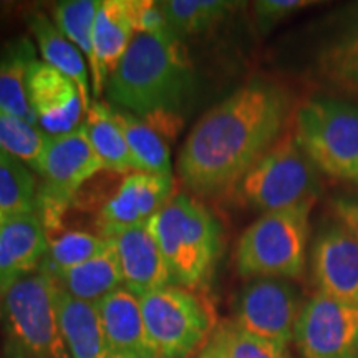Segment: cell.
<instances>
[{
  "instance_id": "f1b7e54d",
  "label": "cell",
  "mask_w": 358,
  "mask_h": 358,
  "mask_svg": "<svg viewBox=\"0 0 358 358\" xmlns=\"http://www.w3.org/2000/svg\"><path fill=\"white\" fill-rule=\"evenodd\" d=\"M37 182L34 173L12 156L0 153V213L8 216L35 211Z\"/></svg>"
},
{
  "instance_id": "ffe728a7",
  "label": "cell",
  "mask_w": 358,
  "mask_h": 358,
  "mask_svg": "<svg viewBox=\"0 0 358 358\" xmlns=\"http://www.w3.org/2000/svg\"><path fill=\"white\" fill-rule=\"evenodd\" d=\"M58 289L83 302L98 303L106 295L123 287V272L115 239L106 241L96 256L52 279Z\"/></svg>"
},
{
  "instance_id": "4316f807",
  "label": "cell",
  "mask_w": 358,
  "mask_h": 358,
  "mask_svg": "<svg viewBox=\"0 0 358 358\" xmlns=\"http://www.w3.org/2000/svg\"><path fill=\"white\" fill-rule=\"evenodd\" d=\"M159 3L169 30L178 37L208 32L226 20L237 7L243 6L239 2L226 0H168Z\"/></svg>"
},
{
  "instance_id": "83f0119b",
  "label": "cell",
  "mask_w": 358,
  "mask_h": 358,
  "mask_svg": "<svg viewBox=\"0 0 358 358\" xmlns=\"http://www.w3.org/2000/svg\"><path fill=\"white\" fill-rule=\"evenodd\" d=\"M48 140L38 127L0 110V153L38 173Z\"/></svg>"
},
{
  "instance_id": "7c38bea8",
  "label": "cell",
  "mask_w": 358,
  "mask_h": 358,
  "mask_svg": "<svg viewBox=\"0 0 358 358\" xmlns=\"http://www.w3.org/2000/svg\"><path fill=\"white\" fill-rule=\"evenodd\" d=\"M173 191V174H128L101 206L96 219L100 236L115 239L124 231L148 224L174 198Z\"/></svg>"
},
{
  "instance_id": "cb8c5ba5",
  "label": "cell",
  "mask_w": 358,
  "mask_h": 358,
  "mask_svg": "<svg viewBox=\"0 0 358 358\" xmlns=\"http://www.w3.org/2000/svg\"><path fill=\"white\" fill-rule=\"evenodd\" d=\"M317 65L330 88L343 95H358V15L325 43Z\"/></svg>"
},
{
  "instance_id": "484cf974",
  "label": "cell",
  "mask_w": 358,
  "mask_h": 358,
  "mask_svg": "<svg viewBox=\"0 0 358 358\" xmlns=\"http://www.w3.org/2000/svg\"><path fill=\"white\" fill-rule=\"evenodd\" d=\"M48 250L38 271L50 279L65 274L70 268L87 262L105 248L106 241L100 234L82 229H58L47 234Z\"/></svg>"
},
{
  "instance_id": "d6a6232c",
  "label": "cell",
  "mask_w": 358,
  "mask_h": 358,
  "mask_svg": "<svg viewBox=\"0 0 358 358\" xmlns=\"http://www.w3.org/2000/svg\"><path fill=\"white\" fill-rule=\"evenodd\" d=\"M315 6L310 0H261L254 3L256 20L262 30H268L287 17L303 8Z\"/></svg>"
},
{
  "instance_id": "ba28073f",
  "label": "cell",
  "mask_w": 358,
  "mask_h": 358,
  "mask_svg": "<svg viewBox=\"0 0 358 358\" xmlns=\"http://www.w3.org/2000/svg\"><path fill=\"white\" fill-rule=\"evenodd\" d=\"M103 169L105 166L93 150L83 127L48 140L38 169L42 185L37 189L35 204V213L38 214L47 234L64 227L62 221L73 204L75 196L85 182Z\"/></svg>"
},
{
  "instance_id": "277c9868",
  "label": "cell",
  "mask_w": 358,
  "mask_h": 358,
  "mask_svg": "<svg viewBox=\"0 0 358 358\" xmlns=\"http://www.w3.org/2000/svg\"><path fill=\"white\" fill-rule=\"evenodd\" d=\"M0 334L2 358H71L50 277L37 271L0 295Z\"/></svg>"
},
{
  "instance_id": "3957f363",
  "label": "cell",
  "mask_w": 358,
  "mask_h": 358,
  "mask_svg": "<svg viewBox=\"0 0 358 358\" xmlns=\"http://www.w3.org/2000/svg\"><path fill=\"white\" fill-rule=\"evenodd\" d=\"M171 284L187 290L211 280L222 252V229L199 201L178 194L150 221Z\"/></svg>"
},
{
  "instance_id": "5bb4252c",
  "label": "cell",
  "mask_w": 358,
  "mask_h": 358,
  "mask_svg": "<svg viewBox=\"0 0 358 358\" xmlns=\"http://www.w3.org/2000/svg\"><path fill=\"white\" fill-rule=\"evenodd\" d=\"M27 96L37 127L47 136H62L83 127L85 106L77 85L45 62L30 65Z\"/></svg>"
},
{
  "instance_id": "d590c367",
  "label": "cell",
  "mask_w": 358,
  "mask_h": 358,
  "mask_svg": "<svg viewBox=\"0 0 358 358\" xmlns=\"http://www.w3.org/2000/svg\"><path fill=\"white\" fill-rule=\"evenodd\" d=\"M3 221H6V214H3V213H0V227H2Z\"/></svg>"
},
{
  "instance_id": "2e32d148",
  "label": "cell",
  "mask_w": 358,
  "mask_h": 358,
  "mask_svg": "<svg viewBox=\"0 0 358 358\" xmlns=\"http://www.w3.org/2000/svg\"><path fill=\"white\" fill-rule=\"evenodd\" d=\"M47 250V232L37 213L6 217L0 227V295L37 272Z\"/></svg>"
},
{
  "instance_id": "836d02e7",
  "label": "cell",
  "mask_w": 358,
  "mask_h": 358,
  "mask_svg": "<svg viewBox=\"0 0 358 358\" xmlns=\"http://www.w3.org/2000/svg\"><path fill=\"white\" fill-rule=\"evenodd\" d=\"M334 217L342 221L358 239V196H340L332 201Z\"/></svg>"
},
{
  "instance_id": "52a82bcc",
  "label": "cell",
  "mask_w": 358,
  "mask_h": 358,
  "mask_svg": "<svg viewBox=\"0 0 358 358\" xmlns=\"http://www.w3.org/2000/svg\"><path fill=\"white\" fill-rule=\"evenodd\" d=\"M294 136L313 166L358 189V106L338 98H312L294 116Z\"/></svg>"
},
{
  "instance_id": "6da1fadb",
  "label": "cell",
  "mask_w": 358,
  "mask_h": 358,
  "mask_svg": "<svg viewBox=\"0 0 358 358\" xmlns=\"http://www.w3.org/2000/svg\"><path fill=\"white\" fill-rule=\"evenodd\" d=\"M292 95L268 80H252L206 113L178 159L179 176L203 196L229 192L285 133Z\"/></svg>"
},
{
  "instance_id": "4dcf8cb0",
  "label": "cell",
  "mask_w": 358,
  "mask_h": 358,
  "mask_svg": "<svg viewBox=\"0 0 358 358\" xmlns=\"http://www.w3.org/2000/svg\"><path fill=\"white\" fill-rule=\"evenodd\" d=\"M209 340L226 358H290L285 348L245 332L232 320L219 324Z\"/></svg>"
},
{
  "instance_id": "8fae6325",
  "label": "cell",
  "mask_w": 358,
  "mask_h": 358,
  "mask_svg": "<svg viewBox=\"0 0 358 358\" xmlns=\"http://www.w3.org/2000/svg\"><path fill=\"white\" fill-rule=\"evenodd\" d=\"M297 289L284 279H254L236 301L234 324L287 350L301 313Z\"/></svg>"
},
{
  "instance_id": "f546056e",
  "label": "cell",
  "mask_w": 358,
  "mask_h": 358,
  "mask_svg": "<svg viewBox=\"0 0 358 358\" xmlns=\"http://www.w3.org/2000/svg\"><path fill=\"white\" fill-rule=\"evenodd\" d=\"M100 0H66L53 8L57 29L70 40L90 62L93 55V27Z\"/></svg>"
},
{
  "instance_id": "7a4b0ae2",
  "label": "cell",
  "mask_w": 358,
  "mask_h": 358,
  "mask_svg": "<svg viewBox=\"0 0 358 358\" xmlns=\"http://www.w3.org/2000/svg\"><path fill=\"white\" fill-rule=\"evenodd\" d=\"M192 90L194 69L181 37L171 30L134 34L106 83L108 100L141 118L179 115Z\"/></svg>"
},
{
  "instance_id": "44dd1931",
  "label": "cell",
  "mask_w": 358,
  "mask_h": 358,
  "mask_svg": "<svg viewBox=\"0 0 358 358\" xmlns=\"http://www.w3.org/2000/svg\"><path fill=\"white\" fill-rule=\"evenodd\" d=\"M29 27L37 40L38 50L42 53L43 62L69 77L71 82L77 85L80 95H82L85 115L92 105L90 100V83L87 65H85L83 53L65 37L60 30L57 29L55 24H52L43 13L32 12L29 15Z\"/></svg>"
},
{
  "instance_id": "5b68a950",
  "label": "cell",
  "mask_w": 358,
  "mask_h": 358,
  "mask_svg": "<svg viewBox=\"0 0 358 358\" xmlns=\"http://www.w3.org/2000/svg\"><path fill=\"white\" fill-rule=\"evenodd\" d=\"M315 201L262 214L241 236L236 267L244 279H301Z\"/></svg>"
},
{
  "instance_id": "d4e9b609",
  "label": "cell",
  "mask_w": 358,
  "mask_h": 358,
  "mask_svg": "<svg viewBox=\"0 0 358 358\" xmlns=\"http://www.w3.org/2000/svg\"><path fill=\"white\" fill-rule=\"evenodd\" d=\"M131 153L134 171L148 174H171V151L164 138L140 116L113 108Z\"/></svg>"
},
{
  "instance_id": "d6986e66",
  "label": "cell",
  "mask_w": 358,
  "mask_h": 358,
  "mask_svg": "<svg viewBox=\"0 0 358 358\" xmlns=\"http://www.w3.org/2000/svg\"><path fill=\"white\" fill-rule=\"evenodd\" d=\"M57 310L71 358H113L96 303L78 301L57 287Z\"/></svg>"
},
{
  "instance_id": "ac0fdd59",
  "label": "cell",
  "mask_w": 358,
  "mask_h": 358,
  "mask_svg": "<svg viewBox=\"0 0 358 358\" xmlns=\"http://www.w3.org/2000/svg\"><path fill=\"white\" fill-rule=\"evenodd\" d=\"M123 272V287L141 297L171 284L166 262L150 222L115 237Z\"/></svg>"
},
{
  "instance_id": "1f68e13d",
  "label": "cell",
  "mask_w": 358,
  "mask_h": 358,
  "mask_svg": "<svg viewBox=\"0 0 358 358\" xmlns=\"http://www.w3.org/2000/svg\"><path fill=\"white\" fill-rule=\"evenodd\" d=\"M127 10L134 34L168 32L169 27L159 2L153 0H127Z\"/></svg>"
},
{
  "instance_id": "30bf717a",
  "label": "cell",
  "mask_w": 358,
  "mask_h": 358,
  "mask_svg": "<svg viewBox=\"0 0 358 358\" xmlns=\"http://www.w3.org/2000/svg\"><path fill=\"white\" fill-rule=\"evenodd\" d=\"M302 358H358V303L313 294L294 330Z\"/></svg>"
},
{
  "instance_id": "8992f818",
  "label": "cell",
  "mask_w": 358,
  "mask_h": 358,
  "mask_svg": "<svg viewBox=\"0 0 358 358\" xmlns=\"http://www.w3.org/2000/svg\"><path fill=\"white\" fill-rule=\"evenodd\" d=\"M239 204L262 214L319 199L320 171L285 131L229 191Z\"/></svg>"
},
{
  "instance_id": "e0dca14e",
  "label": "cell",
  "mask_w": 358,
  "mask_h": 358,
  "mask_svg": "<svg viewBox=\"0 0 358 358\" xmlns=\"http://www.w3.org/2000/svg\"><path fill=\"white\" fill-rule=\"evenodd\" d=\"M134 30L129 22L127 0H101L93 27V55L88 62L92 88L96 98L128 50Z\"/></svg>"
},
{
  "instance_id": "9c48e42d",
  "label": "cell",
  "mask_w": 358,
  "mask_h": 358,
  "mask_svg": "<svg viewBox=\"0 0 358 358\" xmlns=\"http://www.w3.org/2000/svg\"><path fill=\"white\" fill-rule=\"evenodd\" d=\"M140 306L161 358H189L214 329V313L208 303L176 285L141 295Z\"/></svg>"
},
{
  "instance_id": "e575fe53",
  "label": "cell",
  "mask_w": 358,
  "mask_h": 358,
  "mask_svg": "<svg viewBox=\"0 0 358 358\" xmlns=\"http://www.w3.org/2000/svg\"><path fill=\"white\" fill-rule=\"evenodd\" d=\"M196 358H226L222 355L221 352H219V348L214 345V343L211 342V340H208V343L201 348L199 355Z\"/></svg>"
},
{
  "instance_id": "4fadbf2b",
  "label": "cell",
  "mask_w": 358,
  "mask_h": 358,
  "mask_svg": "<svg viewBox=\"0 0 358 358\" xmlns=\"http://www.w3.org/2000/svg\"><path fill=\"white\" fill-rule=\"evenodd\" d=\"M310 272L320 294L358 303V239L337 217L313 239Z\"/></svg>"
},
{
  "instance_id": "603a6c76",
  "label": "cell",
  "mask_w": 358,
  "mask_h": 358,
  "mask_svg": "<svg viewBox=\"0 0 358 358\" xmlns=\"http://www.w3.org/2000/svg\"><path fill=\"white\" fill-rule=\"evenodd\" d=\"M83 128L105 169L116 174L134 171V163L123 129L108 103L92 101L85 115Z\"/></svg>"
},
{
  "instance_id": "7402d4cb",
  "label": "cell",
  "mask_w": 358,
  "mask_h": 358,
  "mask_svg": "<svg viewBox=\"0 0 358 358\" xmlns=\"http://www.w3.org/2000/svg\"><path fill=\"white\" fill-rule=\"evenodd\" d=\"M35 60V45L27 37L3 45L0 50V110L37 127L27 96V75Z\"/></svg>"
},
{
  "instance_id": "9a60e30c",
  "label": "cell",
  "mask_w": 358,
  "mask_h": 358,
  "mask_svg": "<svg viewBox=\"0 0 358 358\" xmlns=\"http://www.w3.org/2000/svg\"><path fill=\"white\" fill-rule=\"evenodd\" d=\"M96 307L113 358H161L146 330L138 295L120 287Z\"/></svg>"
}]
</instances>
